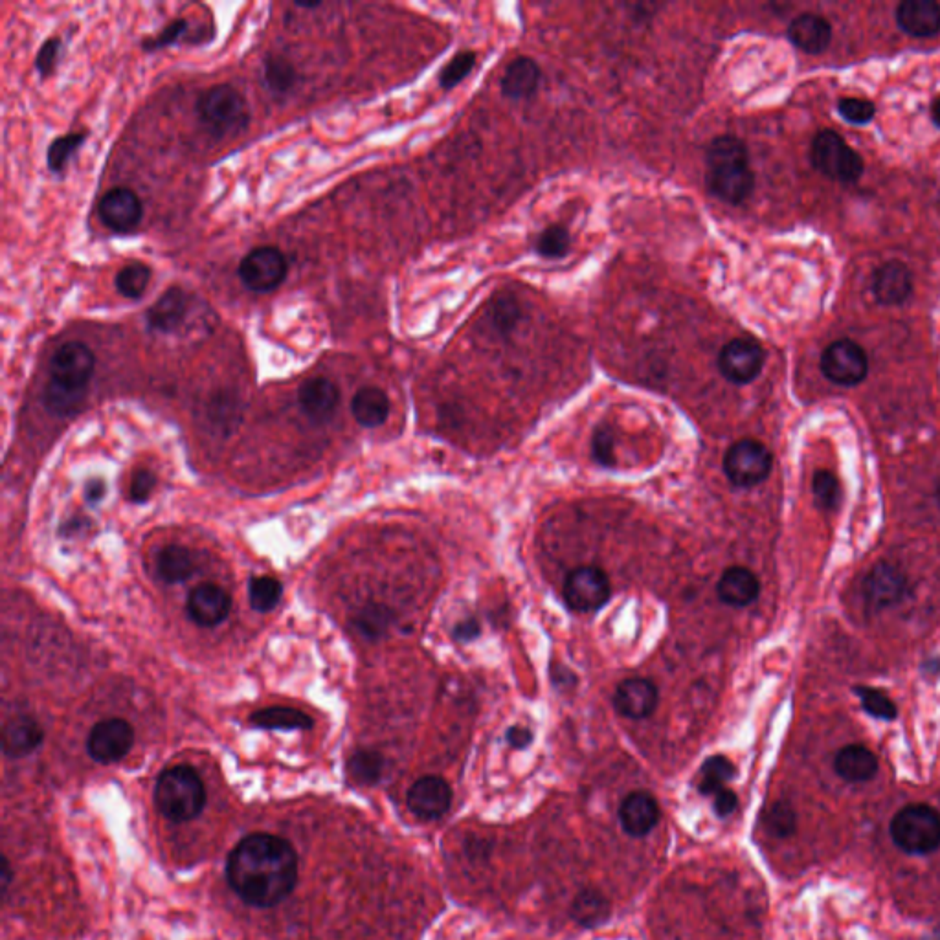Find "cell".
Wrapping results in <instances>:
<instances>
[{"instance_id":"obj_42","label":"cell","mask_w":940,"mask_h":940,"mask_svg":"<svg viewBox=\"0 0 940 940\" xmlns=\"http://www.w3.org/2000/svg\"><path fill=\"white\" fill-rule=\"evenodd\" d=\"M296 81V72L285 57H269L265 61V83L274 92H287Z\"/></svg>"},{"instance_id":"obj_31","label":"cell","mask_w":940,"mask_h":940,"mask_svg":"<svg viewBox=\"0 0 940 940\" xmlns=\"http://www.w3.org/2000/svg\"><path fill=\"white\" fill-rule=\"evenodd\" d=\"M250 722L261 729H281V731H307L313 728V718L292 707H267L254 713Z\"/></svg>"},{"instance_id":"obj_24","label":"cell","mask_w":940,"mask_h":940,"mask_svg":"<svg viewBox=\"0 0 940 940\" xmlns=\"http://www.w3.org/2000/svg\"><path fill=\"white\" fill-rule=\"evenodd\" d=\"M188 314V294L180 287H171L147 311L149 329L158 333H175Z\"/></svg>"},{"instance_id":"obj_38","label":"cell","mask_w":940,"mask_h":940,"mask_svg":"<svg viewBox=\"0 0 940 940\" xmlns=\"http://www.w3.org/2000/svg\"><path fill=\"white\" fill-rule=\"evenodd\" d=\"M85 140H87L85 133H70V135L56 138L48 147V155H46L48 168L52 169L54 173H61L63 169L67 168L68 160L74 157V153L78 151L79 147L83 146Z\"/></svg>"},{"instance_id":"obj_19","label":"cell","mask_w":940,"mask_h":940,"mask_svg":"<svg viewBox=\"0 0 940 940\" xmlns=\"http://www.w3.org/2000/svg\"><path fill=\"white\" fill-rule=\"evenodd\" d=\"M619 819L627 834L641 838L658 825L660 806L649 792H632L621 803Z\"/></svg>"},{"instance_id":"obj_58","label":"cell","mask_w":940,"mask_h":940,"mask_svg":"<svg viewBox=\"0 0 940 940\" xmlns=\"http://www.w3.org/2000/svg\"><path fill=\"white\" fill-rule=\"evenodd\" d=\"M935 937H937V940H940V926L937 928V931H935Z\"/></svg>"},{"instance_id":"obj_29","label":"cell","mask_w":940,"mask_h":940,"mask_svg":"<svg viewBox=\"0 0 940 940\" xmlns=\"http://www.w3.org/2000/svg\"><path fill=\"white\" fill-rule=\"evenodd\" d=\"M351 414L360 426L377 428L390 415V399L381 388H375V386L360 388L351 401Z\"/></svg>"},{"instance_id":"obj_46","label":"cell","mask_w":940,"mask_h":940,"mask_svg":"<svg viewBox=\"0 0 940 940\" xmlns=\"http://www.w3.org/2000/svg\"><path fill=\"white\" fill-rule=\"evenodd\" d=\"M594 458L603 467H614L616 463V441L614 432L608 426H599L594 432Z\"/></svg>"},{"instance_id":"obj_2","label":"cell","mask_w":940,"mask_h":940,"mask_svg":"<svg viewBox=\"0 0 940 940\" xmlns=\"http://www.w3.org/2000/svg\"><path fill=\"white\" fill-rule=\"evenodd\" d=\"M94 353L83 342H68L50 360V381L46 384V408L56 415L78 410L94 373Z\"/></svg>"},{"instance_id":"obj_44","label":"cell","mask_w":940,"mask_h":940,"mask_svg":"<svg viewBox=\"0 0 940 940\" xmlns=\"http://www.w3.org/2000/svg\"><path fill=\"white\" fill-rule=\"evenodd\" d=\"M838 111H840L845 122L863 125L869 124L873 120L876 109H874L871 101L860 100V98H843L838 103Z\"/></svg>"},{"instance_id":"obj_55","label":"cell","mask_w":940,"mask_h":940,"mask_svg":"<svg viewBox=\"0 0 940 940\" xmlns=\"http://www.w3.org/2000/svg\"><path fill=\"white\" fill-rule=\"evenodd\" d=\"M931 118H933V122H935V124L939 125L940 127V98H937V100L933 101V107H931Z\"/></svg>"},{"instance_id":"obj_10","label":"cell","mask_w":940,"mask_h":940,"mask_svg":"<svg viewBox=\"0 0 940 940\" xmlns=\"http://www.w3.org/2000/svg\"><path fill=\"white\" fill-rule=\"evenodd\" d=\"M821 371L838 386H858L869 373V359L856 342L838 340L823 351Z\"/></svg>"},{"instance_id":"obj_14","label":"cell","mask_w":940,"mask_h":940,"mask_svg":"<svg viewBox=\"0 0 940 940\" xmlns=\"http://www.w3.org/2000/svg\"><path fill=\"white\" fill-rule=\"evenodd\" d=\"M906 575L889 562L876 564L863 581L865 606L874 612L895 606L906 597Z\"/></svg>"},{"instance_id":"obj_4","label":"cell","mask_w":940,"mask_h":940,"mask_svg":"<svg viewBox=\"0 0 940 940\" xmlns=\"http://www.w3.org/2000/svg\"><path fill=\"white\" fill-rule=\"evenodd\" d=\"M155 803L160 814L173 823H188L201 816L206 806V788L190 766L169 768L158 777Z\"/></svg>"},{"instance_id":"obj_22","label":"cell","mask_w":940,"mask_h":940,"mask_svg":"<svg viewBox=\"0 0 940 940\" xmlns=\"http://www.w3.org/2000/svg\"><path fill=\"white\" fill-rule=\"evenodd\" d=\"M298 401L302 406L303 414L316 423H324L335 414L336 404L340 401V392L329 379L313 377L300 386Z\"/></svg>"},{"instance_id":"obj_6","label":"cell","mask_w":940,"mask_h":940,"mask_svg":"<svg viewBox=\"0 0 940 940\" xmlns=\"http://www.w3.org/2000/svg\"><path fill=\"white\" fill-rule=\"evenodd\" d=\"M891 838L900 851L924 856L940 847V814L928 805H907L891 821Z\"/></svg>"},{"instance_id":"obj_1","label":"cell","mask_w":940,"mask_h":940,"mask_svg":"<svg viewBox=\"0 0 940 940\" xmlns=\"http://www.w3.org/2000/svg\"><path fill=\"white\" fill-rule=\"evenodd\" d=\"M226 880L248 906H278L298 884V854L285 838L250 834L230 852Z\"/></svg>"},{"instance_id":"obj_11","label":"cell","mask_w":940,"mask_h":940,"mask_svg":"<svg viewBox=\"0 0 940 940\" xmlns=\"http://www.w3.org/2000/svg\"><path fill=\"white\" fill-rule=\"evenodd\" d=\"M285 276L287 259L278 248H254L239 263V278L250 291H274L283 283Z\"/></svg>"},{"instance_id":"obj_56","label":"cell","mask_w":940,"mask_h":940,"mask_svg":"<svg viewBox=\"0 0 940 940\" xmlns=\"http://www.w3.org/2000/svg\"><path fill=\"white\" fill-rule=\"evenodd\" d=\"M296 6L305 8V10H313V8H318V6H320V2H296Z\"/></svg>"},{"instance_id":"obj_53","label":"cell","mask_w":940,"mask_h":940,"mask_svg":"<svg viewBox=\"0 0 940 940\" xmlns=\"http://www.w3.org/2000/svg\"><path fill=\"white\" fill-rule=\"evenodd\" d=\"M10 880H12V867H10V862L4 858L2 860V869H0V882H2V895L4 896L8 893Z\"/></svg>"},{"instance_id":"obj_27","label":"cell","mask_w":940,"mask_h":940,"mask_svg":"<svg viewBox=\"0 0 940 940\" xmlns=\"http://www.w3.org/2000/svg\"><path fill=\"white\" fill-rule=\"evenodd\" d=\"M834 770L847 783H867L878 773V759L869 748L851 744L838 751Z\"/></svg>"},{"instance_id":"obj_21","label":"cell","mask_w":940,"mask_h":940,"mask_svg":"<svg viewBox=\"0 0 940 940\" xmlns=\"http://www.w3.org/2000/svg\"><path fill=\"white\" fill-rule=\"evenodd\" d=\"M876 302L882 305H900L913 292L911 272L900 261H889L876 270L873 281Z\"/></svg>"},{"instance_id":"obj_41","label":"cell","mask_w":940,"mask_h":940,"mask_svg":"<svg viewBox=\"0 0 940 940\" xmlns=\"http://www.w3.org/2000/svg\"><path fill=\"white\" fill-rule=\"evenodd\" d=\"M812 491L817 507L823 511H832L840 504V482L829 470H817L812 482Z\"/></svg>"},{"instance_id":"obj_16","label":"cell","mask_w":940,"mask_h":940,"mask_svg":"<svg viewBox=\"0 0 940 940\" xmlns=\"http://www.w3.org/2000/svg\"><path fill=\"white\" fill-rule=\"evenodd\" d=\"M144 206L135 191L114 188L100 202V217L116 234H129L142 221Z\"/></svg>"},{"instance_id":"obj_3","label":"cell","mask_w":940,"mask_h":940,"mask_svg":"<svg viewBox=\"0 0 940 940\" xmlns=\"http://www.w3.org/2000/svg\"><path fill=\"white\" fill-rule=\"evenodd\" d=\"M705 182L718 201L742 204L755 188L748 147L735 136H718L707 149Z\"/></svg>"},{"instance_id":"obj_28","label":"cell","mask_w":940,"mask_h":940,"mask_svg":"<svg viewBox=\"0 0 940 940\" xmlns=\"http://www.w3.org/2000/svg\"><path fill=\"white\" fill-rule=\"evenodd\" d=\"M540 85V68L531 57H516L505 68L502 92L511 100H526L537 92Z\"/></svg>"},{"instance_id":"obj_40","label":"cell","mask_w":940,"mask_h":940,"mask_svg":"<svg viewBox=\"0 0 940 940\" xmlns=\"http://www.w3.org/2000/svg\"><path fill=\"white\" fill-rule=\"evenodd\" d=\"M795 823H797V817H795L794 808L784 803V801H779V803H773L766 812H764V827L766 830L772 834L773 838H788L792 836L795 830Z\"/></svg>"},{"instance_id":"obj_15","label":"cell","mask_w":940,"mask_h":940,"mask_svg":"<svg viewBox=\"0 0 940 940\" xmlns=\"http://www.w3.org/2000/svg\"><path fill=\"white\" fill-rule=\"evenodd\" d=\"M406 803L410 812L423 821H434L445 816L452 805V790L445 779L426 775L412 784Z\"/></svg>"},{"instance_id":"obj_25","label":"cell","mask_w":940,"mask_h":940,"mask_svg":"<svg viewBox=\"0 0 940 940\" xmlns=\"http://www.w3.org/2000/svg\"><path fill=\"white\" fill-rule=\"evenodd\" d=\"M788 39L806 54H821L830 45L832 28L827 19L814 13H803L790 24Z\"/></svg>"},{"instance_id":"obj_26","label":"cell","mask_w":940,"mask_h":940,"mask_svg":"<svg viewBox=\"0 0 940 940\" xmlns=\"http://www.w3.org/2000/svg\"><path fill=\"white\" fill-rule=\"evenodd\" d=\"M45 739V733L34 718H13L2 731V750L12 759H23L34 753Z\"/></svg>"},{"instance_id":"obj_33","label":"cell","mask_w":940,"mask_h":940,"mask_svg":"<svg viewBox=\"0 0 940 940\" xmlns=\"http://www.w3.org/2000/svg\"><path fill=\"white\" fill-rule=\"evenodd\" d=\"M733 775H735V766H733V762L729 761L728 757H724V755L709 757L702 764L698 790L702 795L718 794L722 788H726V783L733 779Z\"/></svg>"},{"instance_id":"obj_36","label":"cell","mask_w":940,"mask_h":940,"mask_svg":"<svg viewBox=\"0 0 940 940\" xmlns=\"http://www.w3.org/2000/svg\"><path fill=\"white\" fill-rule=\"evenodd\" d=\"M281 592L280 581L272 577H254L248 586V601L256 612H270L280 603Z\"/></svg>"},{"instance_id":"obj_23","label":"cell","mask_w":940,"mask_h":940,"mask_svg":"<svg viewBox=\"0 0 940 940\" xmlns=\"http://www.w3.org/2000/svg\"><path fill=\"white\" fill-rule=\"evenodd\" d=\"M896 23L913 37H933L940 32V6L933 0H906L896 10Z\"/></svg>"},{"instance_id":"obj_13","label":"cell","mask_w":940,"mask_h":940,"mask_svg":"<svg viewBox=\"0 0 940 940\" xmlns=\"http://www.w3.org/2000/svg\"><path fill=\"white\" fill-rule=\"evenodd\" d=\"M764 368V349L751 338H733L718 355V370L733 384H750Z\"/></svg>"},{"instance_id":"obj_7","label":"cell","mask_w":940,"mask_h":940,"mask_svg":"<svg viewBox=\"0 0 940 940\" xmlns=\"http://www.w3.org/2000/svg\"><path fill=\"white\" fill-rule=\"evenodd\" d=\"M810 155L817 171L829 179L856 182L862 177V157L834 131H821L812 144Z\"/></svg>"},{"instance_id":"obj_32","label":"cell","mask_w":940,"mask_h":940,"mask_svg":"<svg viewBox=\"0 0 940 940\" xmlns=\"http://www.w3.org/2000/svg\"><path fill=\"white\" fill-rule=\"evenodd\" d=\"M157 570L162 581L179 584L193 575L195 562L188 549L182 546H168L158 553Z\"/></svg>"},{"instance_id":"obj_35","label":"cell","mask_w":940,"mask_h":940,"mask_svg":"<svg viewBox=\"0 0 940 940\" xmlns=\"http://www.w3.org/2000/svg\"><path fill=\"white\" fill-rule=\"evenodd\" d=\"M149 280H151V269L147 265L131 263V265H125L124 269L116 274V289L125 298L136 300L146 292Z\"/></svg>"},{"instance_id":"obj_37","label":"cell","mask_w":940,"mask_h":940,"mask_svg":"<svg viewBox=\"0 0 940 940\" xmlns=\"http://www.w3.org/2000/svg\"><path fill=\"white\" fill-rule=\"evenodd\" d=\"M570 247V234H568L566 228H562L559 224L548 226L546 230H542L538 234L537 243H535L538 256L546 259L564 258L570 252Z\"/></svg>"},{"instance_id":"obj_39","label":"cell","mask_w":940,"mask_h":940,"mask_svg":"<svg viewBox=\"0 0 940 940\" xmlns=\"http://www.w3.org/2000/svg\"><path fill=\"white\" fill-rule=\"evenodd\" d=\"M854 693L858 694L863 711L867 715L878 720H895L898 717V709L893 704V700L882 691L871 689V687H856Z\"/></svg>"},{"instance_id":"obj_45","label":"cell","mask_w":940,"mask_h":940,"mask_svg":"<svg viewBox=\"0 0 940 940\" xmlns=\"http://www.w3.org/2000/svg\"><path fill=\"white\" fill-rule=\"evenodd\" d=\"M390 625V612L384 606H368L360 614L357 627L370 638H379Z\"/></svg>"},{"instance_id":"obj_57","label":"cell","mask_w":940,"mask_h":940,"mask_svg":"<svg viewBox=\"0 0 940 940\" xmlns=\"http://www.w3.org/2000/svg\"><path fill=\"white\" fill-rule=\"evenodd\" d=\"M937 504H939V507H940V483H939V487H937Z\"/></svg>"},{"instance_id":"obj_34","label":"cell","mask_w":940,"mask_h":940,"mask_svg":"<svg viewBox=\"0 0 940 940\" xmlns=\"http://www.w3.org/2000/svg\"><path fill=\"white\" fill-rule=\"evenodd\" d=\"M349 775L359 784H375L382 777L384 759L377 751H357L347 764Z\"/></svg>"},{"instance_id":"obj_9","label":"cell","mask_w":940,"mask_h":940,"mask_svg":"<svg viewBox=\"0 0 940 940\" xmlns=\"http://www.w3.org/2000/svg\"><path fill=\"white\" fill-rule=\"evenodd\" d=\"M610 597V579L597 566H581L571 571L564 584V601L577 614L597 612L610 601Z\"/></svg>"},{"instance_id":"obj_17","label":"cell","mask_w":940,"mask_h":940,"mask_svg":"<svg viewBox=\"0 0 940 940\" xmlns=\"http://www.w3.org/2000/svg\"><path fill=\"white\" fill-rule=\"evenodd\" d=\"M658 687L647 678H628L619 683L614 694V707L621 717L643 720L658 709Z\"/></svg>"},{"instance_id":"obj_54","label":"cell","mask_w":940,"mask_h":940,"mask_svg":"<svg viewBox=\"0 0 940 940\" xmlns=\"http://www.w3.org/2000/svg\"><path fill=\"white\" fill-rule=\"evenodd\" d=\"M103 491H105V485H103L100 480H94V482H90L89 487H87V498L92 500V502H96V500H100L101 496H103Z\"/></svg>"},{"instance_id":"obj_47","label":"cell","mask_w":940,"mask_h":940,"mask_svg":"<svg viewBox=\"0 0 940 940\" xmlns=\"http://www.w3.org/2000/svg\"><path fill=\"white\" fill-rule=\"evenodd\" d=\"M186 28H188V23H186L184 19L173 21V23L169 24V26H166V28L162 30V34L158 35V37L146 41V43H144V48L151 52V50H160V48H166V46L173 45V43H177V41H179L180 35L186 32Z\"/></svg>"},{"instance_id":"obj_50","label":"cell","mask_w":940,"mask_h":940,"mask_svg":"<svg viewBox=\"0 0 940 940\" xmlns=\"http://www.w3.org/2000/svg\"><path fill=\"white\" fill-rule=\"evenodd\" d=\"M715 797V812H717L720 817H728L735 812V808L739 805V799H737V794L729 788H722L718 794L713 795Z\"/></svg>"},{"instance_id":"obj_18","label":"cell","mask_w":940,"mask_h":940,"mask_svg":"<svg viewBox=\"0 0 940 940\" xmlns=\"http://www.w3.org/2000/svg\"><path fill=\"white\" fill-rule=\"evenodd\" d=\"M232 610V599L221 586L201 584L188 597V614L199 627L213 628L221 625Z\"/></svg>"},{"instance_id":"obj_52","label":"cell","mask_w":940,"mask_h":940,"mask_svg":"<svg viewBox=\"0 0 940 940\" xmlns=\"http://www.w3.org/2000/svg\"><path fill=\"white\" fill-rule=\"evenodd\" d=\"M505 739L516 750H526L527 746H531V742H533V731L524 728V726H513L507 731Z\"/></svg>"},{"instance_id":"obj_12","label":"cell","mask_w":940,"mask_h":940,"mask_svg":"<svg viewBox=\"0 0 940 940\" xmlns=\"http://www.w3.org/2000/svg\"><path fill=\"white\" fill-rule=\"evenodd\" d=\"M135 744V731L124 718H107L90 729L87 751L92 761L114 764L124 759Z\"/></svg>"},{"instance_id":"obj_49","label":"cell","mask_w":940,"mask_h":940,"mask_svg":"<svg viewBox=\"0 0 940 940\" xmlns=\"http://www.w3.org/2000/svg\"><path fill=\"white\" fill-rule=\"evenodd\" d=\"M155 474L149 472L146 469L136 470L133 474V480H131V498L135 500L136 504H142L146 502L149 498V494L153 491L155 487Z\"/></svg>"},{"instance_id":"obj_43","label":"cell","mask_w":940,"mask_h":940,"mask_svg":"<svg viewBox=\"0 0 940 940\" xmlns=\"http://www.w3.org/2000/svg\"><path fill=\"white\" fill-rule=\"evenodd\" d=\"M476 65V56L472 52H459L448 61L439 74V83L443 89H454L458 83L467 78L470 70Z\"/></svg>"},{"instance_id":"obj_30","label":"cell","mask_w":940,"mask_h":940,"mask_svg":"<svg viewBox=\"0 0 940 940\" xmlns=\"http://www.w3.org/2000/svg\"><path fill=\"white\" fill-rule=\"evenodd\" d=\"M571 917L584 928L603 926L610 918V902L603 893L595 889H584L573 900Z\"/></svg>"},{"instance_id":"obj_5","label":"cell","mask_w":940,"mask_h":940,"mask_svg":"<svg viewBox=\"0 0 940 940\" xmlns=\"http://www.w3.org/2000/svg\"><path fill=\"white\" fill-rule=\"evenodd\" d=\"M202 125L217 138L239 135L250 122L247 100L230 85H215L197 101Z\"/></svg>"},{"instance_id":"obj_8","label":"cell","mask_w":940,"mask_h":940,"mask_svg":"<svg viewBox=\"0 0 940 940\" xmlns=\"http://www.w3.org/2000/svg\"><path fill=\"white\" fill-rule=\"evenodd\" d=\"M772 465V452L755 439L737 441L724 456V472L729 482L740 489H750L764 482L772 472Z\"/></svg>"},{"instance_id":"obj_20","label":"cell","mask_w":940,"mask_h":940,"mask_svg":"<svg viewBox=\"0 0 940 940\" xmlns=\"http://www.w3.org/2000/svg\"><path fill=\"white\" fill-rule=\"evenodd\" d=\"M717 594L724 605L744 608V606L753 605L759 599L761 582L748 568L731 566L722 573L717 584Z\"/></svg>"},{"instance_id":"obj_48","label":"cell","mask_w":940,"mask_h":940,"mask_svg":"<svg viewBox=\"0 0 940 940\" xmlns=\"http://www.w3.org/2000/svg\"><path fill=\"white\" fill-rule=\"evenodd\" d=\"M59 48H61V41H59V39H48L45 45L41 46V50H39V54H37V59H35V67L41 72L43 78L50 76L52 70L56 67Z\"/></svg>"},{"instance_id":"obj_51","label":"cell","mask_w":940,"mask_h":940,"mask_svg":"<svg viewBox=\"0 0 940 940\" xmlns=\"http://www.w3.org/2000/svg\"><path fill=\"white\" fill-rule=\"evenodd\" d=\"M482 628H480V623L476 619H465V621H459L456 628H454V638L456 641H461V643H469V641H474V639L480 636Z\"/></svg>"}]
</instances>
